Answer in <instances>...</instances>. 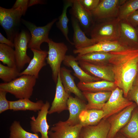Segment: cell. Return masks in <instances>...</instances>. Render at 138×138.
<instances>
[{"mask_svg":"<svg viewBox=\"0 0 138 138\" xmlns=\"http://www.w3.org/2000/svg\"><path fill=\"white\" fill-rule=\"evenodd\" d=\"M112 52L114 55L109 62L114 75V83L122 90L123 96L126 98L138 72V48L131 47L122 51Z\"/></svg>","mask_w":138,"mask_h":138,"instance_id":"obj_1","label":"cell"},{"mask_svg":"<svg viewBox=\"0 0 138 138\" xmlns=\"http://www.w3.org/2000/svg\"><path fill=\"white\" fill-rule=\"evenodd\" d=\"M37 78L34 76L23 75L7 83L0 84V90L9 93L16 98L29 99L32 96Z\"/></svg>","mask_w":138,"mask_h":138,"instance_id":"obj_2","label":"cell"},{"mask_svg":"<svg viewBox=\"0 0 138 138\" xmlns=\"http://www.w3.org/2000/svg\"><path fill=\"white\" fill-rule=\"evenodd\" d=\"M97 21L90 32L91 38L96 43L104 41L119 40L120 20L117 18Z\"/></svg>","mask_w":138,"mask_h":138,"instance_id":"obj_3","label":"cell"},{"mask_svg":"<svg viewBox=\"0 0 138 138\" xmlns=\"http://www.w3.org/2000/svg\"><path fill=\"white\" fill-rule=\"evenodd\" d=\"M25 14L18 7L10 9L0 7V24L5 31L8 39L14 42L17 33V29L22 16Z\"/></svg>","mask_w":138,"mask_h":138,"instance_id":"obj_4","label":"cell"},{"mask_svg":"<svg viewBox=\"0 0 138 138\" xmlns=\"http://www.w3.org/2000/svg\"><path fill=\"white\" fill-rule=\"evenodd\" d=\"M48 44L49 50L46 60L51 69L53 79L56 84L61 65L65 58L68 48L64 43L56 42L50 39Z\"/></svg>","mask_w":138,"mask_h":138,"instance_id":"obj_5","label":"cell"},{"mask_svg":"<svg viewBox=\"0 0 138 138\" xmlns=\"http://www.w3.org/2000/svg\"><path fill=\"white\" fill-rule=\"evenodd\" d=\"M57 20V19H55L44 26L37 27L30 22L22 19V23L30 31L31 35L28 48L41 50L40 46L42 43L45 42L48 43L50 40L49 38V31Z\"/></svg>","mask_w":138,"mask_h":138,"instance_id":"obj_6","label":"cell"},{"mask_svg":"<svg viewBox=\"0 0 138 138\" xmlns=\"http://www.w3.org/2000/svg\"><path fill=\"white\" fill-rule=\"evenodd\" d=\"M133 103L124 97L122 90L117 87L111 91L110 97L102 108L104 114L103 119H107Z\"/></svg>","mask_w":138,"mask_h":138,"instance_id":"obj_7","label":"cell"},{"mask_svg":"<svg viewBox=\"0 0 138 138\" xmlns=\"http://www.w3.org/2000/svg\"><path fill=\"white\" fill-rule=\"evenodd\" d=\"M30 38L27 32L22 30L17 33L14 39L16 66L20 71L31 60L27 53Z\"/></svg>","mask_w":138,"mask_h":138,"instance_id":"obj_8","label":"cell"},{"mask_svg":"<svg viewBox=\"0 0 138 138\" xmlns=\"http://www.w3.org/2000/svg\"><path fill=\"white\" fill-rule=\"evenodd\" d=\"M125 0H100L98 6L91 12L93 18L99 21L117 18L120 6Z\"/></svg>","mask_w":138,"mask_h":138,"instance_id":"obj_9","label":"cell"},{"mask_svg":"<svg viewBox=\"0 0 138 138\" xmlns=\"http://www.w3.org/2000/svg\"><path fill=\"white\" fill-rule=\"evenodd\" d=\"M136 105L133 103L119 112L111 116L107 120L110 129L107 138H114L118 132L128 123Z\"/></svg>","mask_w":138,"mask_h":138,"instance_id":"obj_10","label":"cell"},{"mask_svg":"<svg viewBox=\"0 0 138 138\" xmlns=\"http://www.w3.org/2000/svg\"><path fill=\"white\" fill-rule=\"evenodd\" d=\"M131 47L125 45L119 41H106L100 42L86 48L75 49L73 51L74 54L82 55L94 52H120Z\"/></svg>","mask_w":138,"mask_h":138,"instance_id":"obj_11","label":"cell"},{"mask_svg":"<svg viewBox=\"0 0 138 138\" xmlns=\"http://www.w3.org/2000/svg\"><path fill=\"white\" fill-rule=\"evenodd\" d=\"M78 62L81 68L89 74L100 79L114 82V76L110 66L94 64L82 61Z\"/></svg>","mask_w":138,"mask_h":138,"instance_id":"obj_12","label":"cell"},{"mask_svg":"<svg viewBox=\"0 0 138 138\" xmlns=\"http://www.w3.org/2000/svg\"><path fill=\"white\" fill-rule=\"evenodd\" d=\"M49 102L47 101L41 109L38 111L36 118L34 116L31 118V129L34 133H40L41 138H49L48 132L49 126L47 120V116L50 107Z\"/></svg>","mask_w":138,"mask_h":138,"instance_id":"obj_13","label":"cell"},{"mask_svg":"<svg viewBox=\"0 0 138 138\" xmlns=\"http://www.w3.org/2000/svg\"><path fill=\"white\" fill-rule=\"evenodd\" d=\"M82 127L80 124L69 125L66 122L60 121L49 130V138H77Z\"/></svg>","mask_w":138,"mask_h":138,"instance_id":"obj_14","label":"cell"},{"mask_svg":"<svg viewBox=\"0 0 138 138\" xmlns=\"http://www.w3.org/2000/svg\"><path fill=\"white\" fill-rule=\"evenodd\" d=\"M72 1L73 4L70 12L72 16L78 20L85 32H90L95 24L91 12L83 7L78 0Z\"/></svg>","mask_w":138,"mask_h":138,"instance_id":"obj_15","label":"cell"},{"mask_svg":"<svg viewBox=\"0 0 138 138\" xmlns=\"http://www.w3.org/2000/svg\"><path fill=\"white\" fill-rule=\"evenodd\" d=\"M55 96L48 114L60 113L65 110H68L67 104L68 100L71 96L65 90L61 80L60 71L56 83Z\"/></svg>","mask_w":138,"mask_h":138,"instance_id":"obj_16","label":"cell"},{"mask_svg":"<svg viewBox=\"0 0 138 138\" xmlns=\"http://www.w3.org/2000/svg\"><path fill=\"white\" fill-rule=\"evenodd\" d=\"M30 49L33 53V57L26 68L20 72V75H28L38 79L40 71L46 65L45 60L48 55V52L45 50L33 49Z\"/></svg>","mask_w":138,"mask_h":138,"instance_id":"obj_17","label":"cell"},{"mask_svg":"<svg viewBox=\"0 0 138 138\" xmlns=\"http://www.w3.org/2000/svg\"><path fill=\"white\" fill-rule=\"evenodd\" d=\"M110 129L108 120L103 119L96 125L82 126L77 138H107Z\"/></svg>","mask_w":138,"mask_h":138,"instance_id":"obj_18","label":"cell"},{"mask_svg":"<svg viewBox=\"0 0 138 138\" xmlns=\"http://www.w3.org/2000/svg\"><path fill=\"white\" fill-rule=\"evenodd\" d=\"M69 116L66 122L69 125L74 126L79 124L80 116L82 113L86 110L85 102L77 97L70 96L67 101Z\"/></svg>","mask_w":138,"mask_h":138,"instance_id":"obj_19","label":"cell"},{"mask_svg":"<svg viewBox=\"0 0 138 138\" xmlns=\"http://www.w3.org/2000/svg\"><path fill=\"white\" fill-rule=\"evenodd\" d=\"M71 72V71L64 67H61L60 69V77L64 88L70 95L73 93L75 96L85 102L86 100L82 92L76 84L74 81L75 77L72 75Z\"/></svg>","mask_w":138,"mask_h":138,"instance_id":"obj_20","label":"cell"},{"mask_svg":"<svg viewBox=\"0 0 138 138\" xmlns=\"http://www.w3.org/2000/svg\"><path fill=\"white\" fill-rule=\"evenodd\" d=\"M82 92L88 101L86 105V110L91 109L102 110L111 94V91Z\"/></svg>","mask_w":138,"mask_h":138,"instance_id":"obj_21","label":"cell"},{"mask_svg":"<svg viewBox=\"0 0 138 138\" xmlns=\"http://www.w3.org/2000/svg\"><path fill=\"white\" fill-rule=\"evenodd\" d=\"M120 38L118 41L130 47L138 44V33L135 28L126 20L120 21Z\"/></svg>","mask_w":138,"mask_h":138,"instance_id":"obj_22","label":"cell"},{"mask_svg":"<svg viewBox=\"0 0 138 138\" xmlns=\"http://www.w3.org/2000/svg\"><path fill=\"white\" fill-rule=\"evenodd\" d=\"M71 21L74 30L73 43L76 49L86 48L96 43L94 40L86 36L76 18L72 16Z\"/></svg>","mask_w":138,"mask_h":138,"instance_id":"obj_23","label":"cell"},{"mask_svg":"<svg viewBox=\"0 0 138 138\" xmlns=\"http://www.w3.org/2000/svg\"><path fill=\"white\" fill-rule=\"evenodd\" d=\"M77 61L75 57L69 55H66L63 62L65 65L72 68L74 72V75L78 79L79 82L87 83L100 80L99 78L91 76L85 72L79 66V63Z\"/></svg>","mask_w":138,"mask_h":138,"instance_id":"obj_24","label":"cell"},{"mask_svg":"<svg viewBox=\"0 0 138 138\" xmlns=\"http://www.w3.org/2000/svg\"><path fill=\"white\" fill-rule=\"evenodd\" d=\"M77 85L82 92H92L111 91L117 87L114 82L103 80L87 83L79 82Z\"/></svg>","mask_w":138,"mask_h":138,"instance_id":"obj_25","label":"cell"},{"mask_svg":"<svg viewBox=\"0 0 138 138\" xmlns=\"http://www.w3.org/2000/svg\"><path fill=\"white\" fill-rule=\"evenodd\" d=\"M9 103L10 110L14 111L30 110L34 112L40 110L44 104L41 100L33 102L29 98L9 101Z\"/></svg>","mask_w":138,"mask_h":138,"instance_id":"obj_26","label":"cell"},{"mask_svg":"<svg viewBox=\"0 0 138 138\" xmlns=\"http://www.w3.org/2000/svg\"><path fill=\"white\" fill-rule=\"evenodd\" d=\"M114 55L112 52H94L84 54L77 55V61H82L96 64H104Z\"/></svg>","mask_w":138,"mask_h":138,"instance_id":"obj_27","label":"cell"},{"mask_svg":"<svg viewBox=\"0 0 138 138\" xmlns=\"http://www.w3.org/2000/svg\"><path fill=\"white\" fill-rule=\"evenodd\" d=\"M104 117L102 110L91 109L83 111L80 116V123L82 126L95 125Z\"/></svg>","mask_w":138,"mask_h":138,"instance_id":"obj_28","label":"cell"},{"mask_svg":"<svg viewBox=\"0 0 138 138\" xmlns=\"http://www.w3.org/2000/svg\"><path fill=\"white\" fill-rule=\"evenodd\" d=\"M119 131L128 138H138V109L134 110L129 121Z\"/></svg>","mask_w":138,"mask_h":138,"instance_id":"obj_29","label":"cell"},{"mask_svg":"<svg viewBox=\"0 0 138 138\" xmlns=\"http://www.w3.org/2000/svg\"><path fill=\"white\" fill-rule=\"evenodd\" d=\"M72 0L65 1L62 13L59 17V20L56 22L57 27L61 31L66 40L71 44L74 45L73 42L70 41L68 37V24L69 19L67 16V12L68 8L72 5Z\"/></svg>","mask_w":138,"mask_h":138,"instance_id":"obj_30","label":"cell"},{"mask_svg":"<svg viewBox=\"0 0 138 138\" xmlns=\"http://www.w3.org/2000/svg\"><path fill=\"white\" fill-rule=\"evenodd\" d=\"M0 61L4 64H6L8 66L17 67L15 51L13 48L0 43Z\"/></svg>","mask_w":138,"mask_h":138,"instance_id":"obj_31","label":"cell"},{"mask_svg":"<svg viewBox=\"0 0 138 138\" xmlns=\"http://www.w3.org/2000/svg\"><path fill=\"white\" fill-rule=\"evenodd\" d=\"M9 138H39L37 133H32L25 130L19 122L15 121L10 128Z\"/></svg>","mask_w":138,"mask_h":138,"instance_id":"obj_32","label":"cell"},{"mask_svg":"<svg viewBox=\"0 0 138 138\" xmlns=\"http://www.w3.org/2000/svg\"><path fill=\"white\" fill-rule=\"evenodd\" d=\"M138 9V0H125L120 6L117 18L120 21L126 20L131 13Z\"/></svg>","mask_w":138,"mask_h":138,"instance_id":"obj_33","label":"cell"},{"mask_svg":"<svg viewBox=\"0 0 138 138\" xmlns=\"http://www.w3.org/2000/svg\"><path fill=\"white\" fill-rule=\"evenodd\" d=\"M17 67H10L0 63V78L4 83L10 82L20 76Z\"/></svg>","mask_w":138,"mask_h":138,"instance_id":"obj_34","label":"cell"},{"mask_svg":"<svg viewBox=\"0 0 138 138\" xmlns=\"http://www.w3.org/2000/svg\"><path fill=\"white\" fill-rule=\"evenodd\" d=\"M100 0H78L81 5L87 10L91 12L96 8Z\"/></svg>","mask_w":138,"mask_h":138,"instance_id":"obj_35","label":"cell"},{"mask_svg":"<svg viewBox=\"0 0 138 138\" xmlns=\"http://www.w3.org/2000/svg\"><path fill=\"white\" fill-rule=\"evenodd\" d=\"M6 92L0 90V113L9 109V101L6 97Z\"/></svg>","mask_w":138,"mask_h":138,"instance_id":"obj_36","label":"cell"},{"mask_svg":"<svg viewBox=\"0 0 138 138\" xmlns=\"http://www.w3.org/2000/svg\"><path fill=\"white\" fill-rule=\"evenodd\" d=\"M126 98L130 101L135 102L138 108V87L133 86L128 92Z\"/></svg>","mask_w":138,"mask_h":138,"instance_id":"obj_37","label":"cell"},{"mask_svg":"<svg viewBox=\"0 0 138 138\" xmlns=\"http://www.w3.org/2000/svg\"><path fill=\"white\" fill-rule=\"evenodd\" d=\"M132 26L134 27H138V9L130 14L126 19Z\"/></svg>","mask_w":138,"mask_h":138,"instance_id":"obj_38","label":"cell"},{"mask_svg":"<svg viewBox=\"0 0 138 138\" xmlns=\"http://www.w3.org/2000/svg\"><path fill=\"white\" fill-rule=\"evenodd\" d=\"M29 1L27 0H17L13 7H18L21 9L25 14L28 7Z\"/></svg>","mask_w":138,"mask_h":138,"instance_id":"obj_39","label":"cell"},{"mask_svg":"<svg viewBox=\"0 0 138 138\" xmlns=\"http://www.w3.org/2000/svg\"><path fill=\"white\" fill-rule=\"evenodd\" d=\"M0 43L7 45L13 48L14 47V42L5 38L1 33H0Z\"/></svg>","mask_w":138,"mask_h":138,"instance_id":"obj_40","label":"cell"},{"mask_svg":"<svg viewBox=\"0 0 138 138\" xmlns=\"http://www.w3.org/2000/svg\"><path fill=\"white\" fill-rule=\"evenodd\" d=\"M44 2L41 0H30L29 1L28 7L37 4H44Z\"/></svg>","mask_w":138,"mask_h":138,"instance_id":"obj_41","label":"cell"},{"mask_svg":"<svg viewBox=\"0 0 138 138\" xmlns=\"http://www.w3.org/2000/svg\"><path fill=\"white\" fill-rule=\"evenodd\" d=\"M133 86H135L138 87V72L134 81Z\"/></svg>","mask_w":138,"mask_h":138,"instance_id":"obj_42","label":"cell"},{"mask_svg":"<svg viewBox=\"0 0 138 138\" xmlns=\"http://www.w3.org/2000/svg\"><path fill=\"white\" fill-rule=\"evenodd\" d=\"M114 138H128L122 135H117V136H116Z\"/></svg>","mask_w":138,"mask_h":138,"instance_id":"obj_43","label":"cell"},{"mask_svg":"<svg viewBox=\"0 0 138 138\" xmlns=\"http://www.w3.org/2000/svg\"><path fill=\"white\" fill-rule=\"evenodd\" d=\"M136 28V29L137 31V33H138V27H137Z\"/></svg>","mask_w":138,"mask_h":138,"instance_id":"obj_44","label":"cell"},{"mask_svg":"<svg viewBox=\"0 0 138 138\" xmlns=\"http://www.w3.org/2000/svg\"></svg>","mask_w":138,"mask_h":138,"instance_id":"obj_45","label":"cell"}]
</instances>
